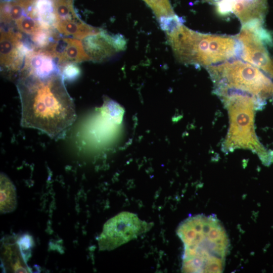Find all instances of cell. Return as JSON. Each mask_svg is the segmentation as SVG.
Wrapping results in <instances>:
<instances>
[{
    "label": "cell",
    "instance_id": "obj_10",
    "mask_svg": "<svg viewBox=\"0 0 273 273\" xmlns=\"http://www.w3.org/2000/svg\"><path fill=\"white\" fill-rule=\"evenodd\" d=\"M91 61L102 62L125 50L126 41L121 34H110L102 29L99 33L85 38L82 41Z\"/></svg>",
    "mask_w": 273,
    "mask_h": 273
},
{
    "label": "cell",
    "instance_id": "obj_14",
    "mask_svg": "<svg viewBox=\"0 0 273 273\" xmlns=\"http://www.w3.org/2000/svg\"><path fill=\"white\" fill-rule=\"evenodd\" d=\"M17 205L15 188L10 179L4 173L1 174V212L3 213L13 211Z\"/></svg>",
    "mask_w": 273,
    "mask_h": 273
},
{
    "label": "cell",
    "instance_id": "obj_19",
    "mask_svg": "<svg viewBox=\"0 0 273 273\" xmlns=\"http://www.w3.org/2000/svg\"><path fill=\"white\" fill-rule=\"evenodd\" d=\"M18 244L23 258L26 261L30 257L31 248L32 246L33 240L31 237L28 235L23 236L18 241Z\"/></svg>",
    "mask_w": 273,
    "mask_h": 273
},
{
    "label": "cell",
    "instance_id": "obj_15",
    "mask_svg": "<svg viewBox=\"0 0 273 273\" xmlns=\"http://www.w3.org/2000/svg\"><path fill=\"white\" fill-rule=\"evenodd\" d=\"M53 1L56 24L63 21L80 19L75 10L73 0Z\"/></svg>",
    "mask_w": 273,
    "mask_h": 273
},
{
    "label": "cell",
    "instance_id": "obj_16",
    "mask_svg": "<svg viewBox=\"0 0 273 273\" xmlns=\"http://www.w3.org/2000/svg\"><path fill=\"white\" fill-rule=\"evenodd\" d=\"M17 28L21 32L31 36L34 35L44 28L38 20L24 14L15 22Z\"/></svg>",
    "mask_w": 273,
    "mask_h": 273
},
{
    "label": "cell",
    "instance_id": "obj_4",
    "mask_svg": "<svg viewBox=\"0 0 273 273\" xmlns=\"http://www.w3.org/2000/svg\"><path fill=\"white\" fill-rule=\"evenodd\" d=\"M219 97L228 110L230 129L223 149L230 151L237 148L249 149L258 155L263 164L273 161V153L258 141L254 130V111L264 103L255 97L239 92L228 90Z\"/></svg>",
    "mask_w": 273,
    "mask_h": 273
},
{
    "label": "cell",
    "instance_id": "obj_18",
    "mask_svg": "<svg viewBox=\"0 0 273 273\" xmlns=\"http://www.w3.org/2000/svg\"><path fill=\"white\" fill-rule=\"evenodd\" d=\"M64 80L71 81L75 80L81 73L79 66L75 63H68L59 68Z\"/></svg>",
    "mask_w": 273,
    "mask_h": 273
},
{
    "label": "cell",
    "instance_id": "obj_17",
    "mask_svg": "<svg viewBox=\"0 0 273 273\" xmlns=\"http://www.w3.org/2000/svg\"><path fill=\"white\" fill-rule=\"evenodd\" d=\"M151 8L157 18L175 15L169 0H143Z\"/></svg>",
    "mask_w": 273,
    "mask_h": 273
},
{
    "label": "cell",
    "instance_id": "obj_2",
    "mask_svg": "<svg viewBox=\"0 0 273 273\" xmlns=\"http://www.w3.org/2000/svg\"><path fill=\"white\" fill-rule=\"evenodd\" d=\"M184 244L181 270L185 272H221L229 247L225 230L214 215L190 217L178 226Z\"/></svg>",
    "mask_w": 273,
    "mask_h": 273
},
{
    "label": "cell",
    "instance_id": "obj_7",
    "mask_svg": "<svg viewBox=\"0 0 273 273\" xmlns=\"http://www.w3.org/2000/svg\"><path fill=\"white\" fill-rule=\"evenodd\" d=\"M151 223L141 220L135 214L122 212L109 219L98 238L100 250L110 251L148 231Z\"/></svg>",
    "mask_w": 273,
    "mask_h": 273
},
{
    "label": "cell",
    "instance_id": "obj_12",
    "mask_svg": "<svg viewBox=\"0 0 273 273\" xmlns=\"http://www.w3.org/2000/svg\"><path fill=\"white\" fill-rule=\"evenodd\" d=\"M56 55L59 68L68 63H79L91 61L86 53L82 41L70 37L60 38L58 41Z\"/></svg>",
    "mask_w": 273,
    "mask_h": 273
},
{
    "label": "cell",
    "instance_id": "obj_13",
    "mask_svg": "<svg viewBox=\"0 0 273 273\" xmlns=\"http://www.w3.org/2000/svg\"><path fill=\"white\" fill-rule=\"evenodd\" d=\"M55 28L61 34L80 40L97 34L102 30L85 23L80 19L58 22Z\"/></svg>",
    "mask_w": 273,
    "mask_h": 273
},
{
    "label": "cell",
    "instance_id": "obj_1",
    "mask_svg": "<svg viewBox=\"0 0 273 273\" xmlns=\"http://www.w3.org/2000/svg\"><path fill=\"white\" fill-rule=\"evenodd\" d=\"M64 81L60 73L44 78L19 76L17 87L23 127L38 129L53 139L64 135L76 117Z\"/></svg>",
    "mask_w": 273,
    "mask_h": 273
},
{
    "label": "cell",
    "instance_id": "obj_9",
    "mask_svg": "<svg viewBox=\"0 0 273 273\" xmlns=\"http://www.w3.org/2000/svg\"><path fill=\"white\" fill-rule=\"evenodd\" d=\"M216 7L218 14L233 13L242 25L263 24L267 11V0H203Z\"/></svg>",
    "mask_w": 273,
    "mask_h": 273
},
{
    "label": "cell",
    "instance_id": "obj_6",
    "mask_svg": "<svg viewBox=\"0 0 273 273\" xmlns=\"http://www.w3.org/2000/svg\"><path fill=\"white\" fill-rule=\"evenodd\" d=\"M235 37L239 44L238 57L273 79V59L266 47L272 44V38L263 24L242 26L240 32Z\"/></svg>",
    "mask_w": 273,
    "mask_h": 273
},
{
    "label": "cell",
    "instance_id": "obj_11",
    "mask_svg": "<svg viewBox=\"0 0 273 273\" xmlns=\"http://www.w3.org/2000/svg\"><path fill=\"white\" fill-rule=\"evenodd\" d=\"M54 59L42 51L33 49L26 55L23 67L19 76L31 75L44 78L54 74L60 73Z\"/></svg>",
    "mask_w": 273,
    "mask_h": 273
},
{
    "label": "cell",
    "instance_id": "obj_8",
    "mask_svg": "<svg viewBox=\"0 0 273 273\" xmlns=\"http://www.w3.org/2000/svg\"><path fill=\"white\" fill-rule=\"evenodd\" d=\"M22 38L20 33L15 32L12 29H1V66L9 77L15 76L16 74H18L19 76L26 55L33 49L23 42Z\"/></svg>",
    "mask_w": 273,
    "mask_h": 273
},
{
    "label": "cell",
    "instance_id": "obj_5",
    "mask_svg": "<svg viewBox=\"0 0 273 273\" xmlns=\"http://www.w3.org/2000/svg\"><path fill=\"white\" fill-rule=\"evenodd\" d=\"M214 90L230 89L250 95L264 103L273 98V81L258 68L236 58L206 68Z\"/></svg>",
    "mask_w": 273,
    "mask_h": 273
},
{
    "label": "cell",
    "instance_id": "obj_3",
    "mask_svg": "<svg viewBox=\"0 0 273 273\" xmlns=\"http://www.w3.org/2000/svg\"><path fill=\"white\" fill-rule=\"evenodd\" d=\"M166 33L176 58L184 64L206 68L238 57L239 44L235 36L200 33L183 22Z\"/></svg>",
    "mask_w": 273,
    "mask_h": 273
}]
</instances>
